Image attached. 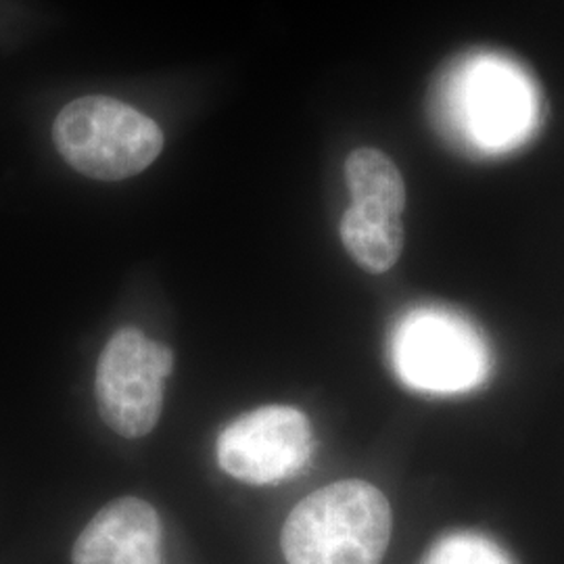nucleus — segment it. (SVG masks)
<instances>
[{"label":"nucleus","mask_w":564,"mask_h":564,"mask_svg":"<svg viewBox=\"0 0 564 564\" xmlns=\"http://www.w3.org/2000/svg\"><path fill=\"white\" fill-rule=\"evenodd\" d=\"M61 158L95 181H123L160 158L162 128L111 97H82L65 105L53 123Z\"/></svg>","instance_id":"2"},{"label":"nucleus","mask_w":564,"mask_h":564,"mask_svg":"<svg viewBox=\"0 0 564 564\" xmlns=\"http://www.w3.org/2000/svg\"><path fill=\"white\" fill-rule=\"evenodd\" d=\"M72 563L163 564L158 510L141 498L102 506L78 535Z\"/></svg>","instance_id":"7"},{"label":"nucleus","mask_w":564,"mask_h":564,"mask_svg":"<svg viewBox=\"0 0 564 564\" xmlns=\"http://www.w3.org/2000/svg\"><path fill=\"white\" fill-rule=\"evenodd\" d=\"M391 527L379 487L358 479L326 485L291 510L282 554L289 564H381Z\"/></svg>","instance_id":"1"},{"label":"nucleus","mask_w":564,"mask_h":564,"mask_svg":"<svg viewBox=\"0 0 564 564\" xmlns=\"http://www.w3.org/2000/svg\"><path fill=\"white\" fill-rule=\"evenodd\" d=\"M423 564H514L505 547L479 533H452L433 545Z\"/></svg>","instance_id":"10"},{"label":"nucleus","mask_w":564,"mask_h":564,"mask_svg":"<svg viewBox=\"0 0 564 564\" xmlns=\"http://www.w3.org/2000/svg\"><path fill=\"white\" fill-rule=\"evenodd\" d=\"M345 178L351 199L402 216L405 184L398 165L377 149H356L345 162Z\"/></svg>","instance_id":"9"},{"label":"nucleus","mask_w":564,"mask_h":564,"mask_svg":"<svg viewBox=\"0 0 564 564\" xmlns=\"http://www.w3.org/2000/svg\"><path fill=\"white\" fill-rule=\"evenodd\" d=\"M174 354L149 339L141 328L123 326L102 347L95 395L105 424L121 437H144L160 421L163 383L172 375Z\"/></svg>","instance_id":"4"},{"label":"nucleus","mask_w":564,"mask_h":564,"mask_svg":"<svg viewBox=\"0 0 564 564\" xmlns=\"http://www.w3.org/2000/svg\"><path fill=\"white\" fill-rule=\"evenodd\" d=\"M341 241L358 265L372 274L391 270L403 249L402 216L351 203L343 214Z\"/></svg>","instance_id":"8"},{"label":"nucleus","mask_w":564,"mask_h":564,"mask_svg":"<svg viewBox=\"0 0 564 564\" xmlns=\"http://www.w3.org/2000/svg\"><path fill=\"white\" fill-rule=\"evenodd\" d=\"M391 356L402 383L426 393L470 391L489 372V351L479 330L442 307H421L402 318Z\"/></svg>","instance_id":"3"},{"label":"nucleus","mask_w":564,"mask_h":564,"mask_svg":"<svg viewBox=\"0 0 564 564\" xmlns=\"http://www.w3.org/2000/svg\"><path fill=\"white\" fill-rule=\"evenodd\" d=\"M312 454V424L291 405L251 410L228 424L218 440L220 468L249 485L286 481L302 473Z\"/></svg>","instance_id":"5"},{"label":"nucleus","mask_w":564,"mask_h":564,"mask_svg":"<svg viewBox=\"0 0 564 564\" xmlns=\"http://www.w3.org/2000/svg\"><path fill=\"white\" fill-rule=\"evenodd\" d=\"M460 84H449V109L466 134L489 151L521 141L531 128L533 107L529 84L500 61H479Z\"/></svg>","instance_id":"6"}]
</instances>
